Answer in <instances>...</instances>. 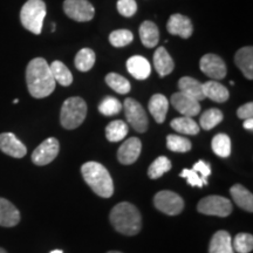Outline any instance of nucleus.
<instances>
[{"mask_svg":"<svg viewBox=\"0 0 253 253\" xmlns=\"http://www.w3.org/2000/svg\"><path fill=\"white\" fill-rule=\"evenodd\" d=\"M26 82L28 91L36 99L49 96L56 86L48 62L42 58H36L28 63Z\"/></svg>","mask_w":253,"mask_h":253,"instance_id":"obj_1","label":"nucleus"},{"mask_svg":"<svg viewBox=\"0 0 253 253\" xmlns=\"http://www.w3.org/2000/svg\"><path fill=\"white\" fill-rule=\"evenodd\" d=\"M110 223L118 232L126 236H135L142 229V216L138 209L130 203H120L110 212Z\"/></svg>","mask_w":253,"mask_h":253,"instance_id":"obj_2","label":"nucleus"},{"mask_svg":"<svg viewBox=\"0 0 253 253\" xmlns=\"http://www.w3.org/2000/svg\"><path fill=\"white\" fill-rule=\"evenodd\" d=\"M82 176L89 188L102 198H109L114 194V182L108 170L101 163L87 162L81 168Z\"/></svg>","mask_w":253,"mask_h":253,"instance_id":"obj_3","label":"nucleus"},{"mask_svg":"<svg viewBox=\"0 0 253 253\" xmlns=\"http://www.w3.org/2000/svg\"><path fill=\"white\" fill-rule=\"evenodd\" d=\"M87 116V103L79 96L69 97L63 102L60 122L65 129L72 130L84 123Z\"/></svg>","mask_w":253,"mask_h":253,"instance_id":"obj_4","label":"nucleus"},{"mask_svg":"<svg viewBox=\"0 0 253 253\" xmlns=\"http://www.w3.org/2000/svg\"><path fill=\"white\" fill-rule=\"evenodd\" d=\"M46 17V4L42 0H27L20 11L21 25L27 31L39 36Z\"/></svg>","mask_w":253,"mask_h":253,"instance_id":"obj_5","label":"nucleus"},{"mask_svg":"<svg viewBox=\"0 0 253 253\" xmlns=\"http://www.w3.org/2000/svg\"><path fill=\"white\" fill-rule=\"evenodd\" d=\"M198 211L208 216H217V217H227L232 212V203L230 199L223 196H208L199 201L197 205Z\"/></svg>","mask_w":253,"mask_h":253,"instance_id":"obj_6","label":"nucleus"},{"mask_svg":"<svg viewBox=\"0 0 253 253\" xmlns=\"http://www.w3.org/2000/svg\"><path fill=\"white\" fill-rule=\"evenodd\" d=\"M154 205L161 212L169 214V216H176L181 213L184 209V201L176 192L163 190L154 197Z\"/></svg>","mask_w":253,"mask_h":253,"instance_id":"obj_7","label":"nucleus"},{"mask_svg":"<svg viewBox=\"0 0 253 253\" xmlns=\"http://www.w3.org/2000/svg\"><path fill=\"white\" fill-rule=\"evenodd\" d=\"M122 106L125 108L126 121L134 128V130L137 132L147 131L148 116L141 103L131 99V97H128V99L125 100V103Z\"/></svg>","mask_w":253,"mask_h":253,"instance_id":"obj_8","label":"nucleus"},{"mask_svg":"<svg viewBox=\"0 0 253 253\" xmlns=\"http://www.w3.org/2000/svg\"><path fill=\"white\" fill-rule=\"evenodd\" d=\"M63 11L68 18L79 23H86L94 18L95 8L88 0H65Z\"/></svg>","mask_w":253,"mask_h":253,"instance_id":"obj_9","label":"nucleus"},{"mask_svg":"<svg viewBox=\"0 0 253 253\" xmlns=\"http://www.w3.org/2000/svg\"><path fill=\"white\" fill-rule=\"evenodd\" d=\"M60 150L59 141L54 137L47 138L32 154V162L37 166H47L55 160Z\"/></svg>","mask_w":253,"mask_h":253,"instance_id":"obj_10","label":"nucleus"},{"mask_svg":"<svg viewBox=\"0 0 253 253\" xmlns=\"http://www.w3.org/2000/svg\"><path fill=\"white\" fill-rule=\"evenodd\" d=\"M199 68L212 80H221L226 77V65L224 60L216 54H205L199 61Z\"/></svg>","mask_w":253,"mask_h":253,"instance_id":"obj_11","label":"nucleus"},{"mask_svg":"<svg viewBox=\"0 0 253 253\" xmlns=\"http://www.w3.org/2000/svg\"><path fill=\"white\" fill-rule=\"evenodd\" d=\"M170 102H171L173 108L178 113H181L183 116L194 118L201 112V104H199L198 101L181 93V91L172 94Z\"/></svg>","mask_w":253,"mask_h":253,"instance_id":"obj_12","label":"nucleus"},{"mask_svg":"<svg viewBox=\"0 0 253 253\" xmlns=\"http://www.w3.org/2000/svg\"><path fill=\"white\" fill-rule=\"evenodd\" d=\"M0 150L14 158H23L27 154L26 145L13 132L0 134Z\"/></svg>","mask_w":253,"mask_h":253,"instance_id":"obj_13","label":"nucleus"},{"mask_svg":"<svg viewBox=\"0 0 253 253\" xmlns=\"http://www.w3.org/2000/svg\"><path fill=\"white\" fill-rule=\"evenodd\" d=\"M142 150V142L137 137H130L122 143L118 151V158L120 163L129 166L135 163L140 157Z\"/></svg>","mask_w":253,"mask_h":253,"instance_id":"obj_14","label":"nucleus"},{"mask_svg":"<svg viewBox=\"0 0 253 253\" xmlns=\"http://www.w3.org/2000/svg\"><path fill=\"white\" fill-rule=\"evenodd\" d=\"M167 30L172 36H178L183 39H188L194 33L191 20L182 14H172L167 24Z\"/></svg>","mask_w":253,"mask_h":253,"instance_id":"obj_15","label":"nucleus"},{"mask_svg":"<svg viewBox=\"0 0 253 253\" xmlns=\"http://www.w3.org/2000/svg\"><path fill=\"white\" fill-rule=\"evenodd\" d=\"M126 69L129 74L136 80H145L149 78L151 73V66L147 59L141 55H134L126 61Z\"/></svg>","mask_w":253,"mask_h":253,"instance_id":"obj_16","label":"nucleus"},{"mask_svg":"<svg viewBox=\"0 0 253 253\" xmlns=\"http://www.w3.org/2000/svg\"><path fill=\"white\" fill-rule=\"evenodd\" d=\"M20 221V212L7 199L0 197V226L13 227Z\"/></svg>","mask_w":253,"mask_h":253,"instance_id":"obj_17","label":"nucleus"},{"mask_svg":"<svg viewBox=\"0 0 253 253\" xmlns=\"http://www.w3.org/2000/svg\"><path fill=\"white\" fill-rule=\"evenodd\" d=\"M236 66L243 72L244 77L249 80L253 79V48L246 46L237 50L235 55Z\"/></svg>","mask_w":253,"mask_h":253,"instance_id":"obj_18","label":"nucleus"},{"mask_svg":"<svg viewBox=\"0 0 253 253\" xmlns=\"http://www.w3.org/2000/svg\"><path fill=\"white\" fill-rule=\"evenodd\" d=\"M178 88L181 93L188 95V96L192 97V99L198 101V102L205 99L203 84H201V82L194 78L183 77L182 79H179Z\"/></svg>","mask_w":253,"mask_h":253,"instance_id":"obj_19","label":"nucleus"},{"mask_svg":"<svg viewBox=\"0 0 253 253\" xmlns=\"http://www.w3.org/2000/svg\"><path fill=\"white\" fill-rule=\"evenodd\" d=\"M209 253H235L232 239L227 231L220 230L214 233L209 246Z\"/></svg>","mask_w":253,"mask_h":253,"instance_id":"obj_20","label":"nucleus"},{"mask_svg":"<svg viewBox=\"0 0 253 253\" xmlns=\"http://www.w3.org/2000/svg\"><path fill=\"white\" fill-rule=\"evenodd\" d=\"M154 65L161 78L167 77L175 68V63L164 47H158L154 54Z\"/></svg>","mask_w":253,"mask_h":253,"instance_id":"obj_21","label":"nucleus"},{"mask_svg":"<svg viewBox=\"0 0 253 253\" xmlns=\"http://www.w3.org/2000/svg\"><path fill=\"white\" fill-rule=\"evenodd\" d=\"M148 108H149V112L155 121L157 123H163L166 121L168 109H169V101L162 94H155L151 96Z\"/></svg>","mask_w":253,"mask_h":253,"instance_id":"obj_22","label":"nucleus"},{"mask_svg":"<svg viewBox=\"0 0 253 253\" xmlns=\"http://www.w3.org/2000/svg\"><path fill=\"white\" fill-rule=\"evenodd\" d=\"M203 91H204V96L205 99H210L214 101V102L218 103H223L226 102L229 100L230 93L227 90V88L223 84H219V82L210 80L208 82L203 84Z\"/></svg>","mask_w":253,"mask_h":253,"instance_id":"obj_23","label":"nucleus"},{"mask_svg":"<svg viewBox=\"0 0 253 253\" xmlns=\"http://www.w3.org/2000/svg\"><path fill=\"white\" fill-rule=\"evenodd\" d=\"M230 194L232 196L235 203L240 209L252 212L253 211V195L251 191H249L245 186L242 184H235L230 189Z\"/></svg>","mask_w":253,"mask_h":253,"instance_id":"obj_24","label":"nucleus"},{"mask_svg":"<svg viewBox=\"0 0 253 253\" xmlns=\"http://www.w3.org/2000/svg\"><path fill=\"white\" fill-rule=\"evenodd\" d=\"M140 38L142 43L148 48L157 46L160 40V32L153 21H144L140 26Z\"/></svg>","mask_w":253,"mask_h":253,"instance_id":"obj_25","label":"nucleus"},{"mask_svg":"<svg viewBox=\"0 0 253 253\" xmlns=\"http://www.w3.org/2000/svg\"><path fill=\"white\" fill-rule=\"evenodd\" d=\"M173 130L183 135H197L201 126L197 122L192 118H188V116H182V118L173 119L171 123H170Z\"/></svg>","mask_w":253,"mask_h":253,"instance_id":"obj_26","label":"nucleus"},{"mask_svg":"<svg viewBox=\"0 0 253 253\" xmlns=\"http://www.w3.org/2000/svg\"><path fill=\"white\" fill-rule=\"evenodd\" d=\"M49 68L55 84H61L63 87L71 86L73 82V75L65 63L56 60V61L52 62V65H49Z\"/></svg>","mask_w":253,"mask_h":253,"instance_id":"obj_27","label":"nucleus"},{"mask_svg":"<svg viewBox=\"0 0 253 253\" xmlns=\"http://www.w3.org/2000/svg\"><path fill=\"white\" fill-rule=\"evenodd\" d=\"M128 135V126L122 120H115L110 122L106 128V137L110 142H119L125 140Z\"/></svg>","mask_w":253,"mask_h":253,"instance_id":"obj_28","label":"nucleus"},{"mask_svg":"<svg viewBox=\"0 0 253 253\" xmlns=\"http://www.w3.org/2000/svg\"><path fill=\"white\" fill-rule=\"evenodd\" d=\"M95 60H96V56L93 49L82 48L75 56V67L80 72H88L93 68Z\"/></svg>","mask_w":253,"mask_h":253,"instance_id":"obj_29","label":"nucleus"},{"mask_svg":"<svg viewBox=\"0 0 253 253\" xmlns=\"http://www.w3.org/2000/svg\"><path fill=\"white\" fill-rule=\"evenodd\" d=\"M221 121H223V113L217 108H211L202 114L201 120H199V126H202V129L204 130H211Z\"/></svg>","mask_w":253,"mask_h":253,"instance_id":"obj_30","label":"nucleus"},{"mask_svg":"<svg viewBox=\"0 0 253 253\" xmlns=\"http://www.w3.org/2000/svg\"><path fill=\"white\" fill-rule=\"evenodd\" d=\"M211 147L217 156L226 158L231 155V140L226 134H217L214 136Z\"/></svg>","mask_w":253,"mask_h":253,"instance_id":"obj_31","label":"nucleus"},{"mask_svg":"<svg viewBox=\"0 0 253 253\" xmlns=\"http://www.w3.org/2000/svg\"><path fill=\"white\" fill-rule=\"evenodd\" d=\"M170 169H171V162H170L169 158L166 156H160L150 164L149 169H148V175L151 179H157L169 171Z\"/></svg>","mask_w":253,"mask_h":253,"instance_id":"obj_32","label":"nucleus"},{"mask_svg":"<svg viewBox=\"0 0 253 253\" xmlns=\"http://www.w3.org/2000/svg\"><path fill=\"white\" fill-rule=\"evenodd\" d=\"M106 84L113 90H115L116 93L121 95L130 91V82L126 80V78L121 77L120 74H116V73H109V74H107Z\"/></svg>","mask_w":253,"mask_h":253,"instance_id":"obj_33","label":"nucleus"},{"mask_svg":"<svg viewBox=\"0 0 253 253\" xmlns=\"http://www.w3.org/2000/svg\"><path fill=\"white\" fill-rule=\"evenodd\" d=\"M168 149L175 153H188L191 150V142L188 138L178 135H168L167 137Z\"/></svg>","mask_w":253,"mask_h":253,"instance_id":"obj_34","label":"nucleus"},{"mask_svg":"<svg viewBox=\"0 0 253 253\" xmlns=\"http://www.w3.org/2000/svg\"><path fill=\"white\" fill-rule=\"evenodd\" d=\"M123 108L122 103L113 96H107L99 104V112L104 116L118 115Z\"/></svg>","mask_w":253,"mask_h":253,"instance_id":"obj_35","label":"nucleus"},{"mask_svg":"<svg viewBox=\"0 0 253 253\" xmlns=\"http://www.w3.org/2000/svg\"><path fill=\"white\" fill-rule=\"evenodd\" d=\"M232 248L238 253H250L253 250V237L250 233H238L232 243Z\"/></svg>","mask_w":253,"mask_h":253,"instance_id":"obj_36","label":"nucleus"},{"mask_svg":"<svg viewBox=\"0 0 253 253\" xmlns=\"http://www.w3.org/2000/svg\"><path fill=\"white\" fill-rule=\"evenodd\" d=\"M134 36L129 30H116L110 33L109 42L114 47H125L132 42Z\"/></svg>","mask_w":253,"mask_h":253,"instance_id":"obj_37","label":"nucleus"},{"mask_svg":"<svg viewBox=\"0 0 253 253\" xmlns=\"http://www.w3.org/2000/svg\"><path fill=\"white\" fill-rule=\"evenodd\" d=\"M116 7L119 13L126 18L132 17L137 11V4L135 0H119Z\"/></svg>","mask_w":253,"mask_h":253,"instance_id":"obj_38","label":"nucleus"},{"mask_svg":"<svg viewBox=\"0 0 253 253\" xmlns=\"http://www.w3.org/2000/svg\"><path fill=\"white\" fill-rule=\"evenodd\" d=\"M179 176L183 177V178H185L186 182H188V184H190L191 186H198V188H202L203 185L208 184V182H205L194 169H183V171L179 173Z\"/></svg>","mask_w":253,"mask_h":253,"instance_id":"obj_39","label":"nucleus"},{"mask_svg":"<svg viewBox=\"0 0 253 253\" xmlns=\"http://www.w3.org/2000/svg\"><path fill=\"white\" fill-rule=\"evenodd\" d=\"M192 169H194L195 171L197 172L198 175L201 176L205 182H208V177L211 175V167H210V164L207 163V162H204V161L201 160V161H198V162L195 164Z\"/></svg>","mask_w":253,"mask_h":253,"instance_id":"obj_40","label":"nucleus"},{"mask_svg":"<svg viewBox=\"0 0 253 253\" xmlns=\"http://www.w3.org/2000/svg\"><path fill=\"white\" fill-rule=\"evenodd\" d=\"M237 116L242 120H248L252 119L253 116V103L248 102L243 104L242 107H239L238 110H237Z\"/></svg>","mask_w":253,"mask_h":253,"instance_id":"obj_41","label":"nucleus"},{"mask_svg":"<svg viewBox=\"0 0 253 253\" xmlns=\"http://www.w3.org/2000/svg\"><path fill=\"white\" fill-rule=\"evenodd\" d=\"M243 126H244L246 130L252 131V130H253V119L244 120V123H243Z\"/></svg>","mask_w":253,"mask_h":253,"instance_id":"obj_42","label":"nucleus"},{"mask_svg":"<svg viewBox=\"0 0 253 253\" xmlns=\"http://www.w3.org/2000/svg\"><path fill=\"white\" fill-rule=\"evenodd\" d=\"M50 253H63L61 250H54V251H52Z\"/></svg>","mask_w":253,"mask_h":253,"instance_id":"obj_43","label":"nucleus"},{"mask_svg":"<svg viewBox=\"0 0 253 253\" xmlns=\"http://www.w3.org/2000/svg\"><path fill=\"white\" fill-rule=\"evenodd\" d=\"M0 253H7V252H6L4 249H1V248H0Z\"/></svg>","mask_w":253,"mask_h":253,"instance_id":"obj_44","label":"nucleus"},{"mask_svg":"<svg viewBox=\"0 0 253 253\" xmlns=\"http://www.w3.org/2000/svg\"><path fill=\"white\" fill-rule=\"evenodd\" d=\"M107 253H122V252H119V251H110V252H107Z\"/></svg>","mask_w":253,"mask_h":253,"instance_id":"obj_45","label":"nucleus"},{"mask_svg":"<svg viewBox=\"0 0 253 253\" xmlns=\"http://www.w3.org/2000/svg\"><path fill=\"white\" fill-rule=\"evenodd\" d=\"M18 102H19V100H18V99H15V100L13 101V103H15V104H17Z\"/></svg>","mask_w":253,"mask_h":253,"instance_id":"obj_46","label":"nucleus"}]
</instances>
